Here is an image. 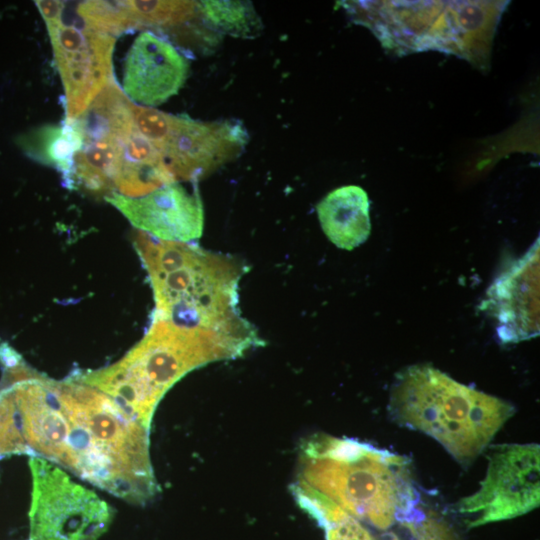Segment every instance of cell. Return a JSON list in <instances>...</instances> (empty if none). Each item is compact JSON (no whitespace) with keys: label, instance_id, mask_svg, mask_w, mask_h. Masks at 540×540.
<instances>
[{"label":"cell","instance_id":"cell-1","mask_svg":"<svg viewBox=\"0 0 540 540\" xmlns=\"http://www.w3.org/2000/svg\"><path fill=\"white\" fill-rule=\"evenodd\" d=\"M6 388L29 455L129 503L143 505L158 494L150 429L107 394L71 376L56 381L32 368Z\"/></svg>","mask_w":540,"mask_h":540},{"label":"cell","instance_id":"cell-2","mask_svg":"<svg viewBox=\"0 0 540 540\" xmlns=\"http://www.w3.org/2000/svg\"><path fill=\"white\" fill-rule=\"evenodd\" d=\"M298 505L338 509L379 530L422 519L408 460L369 443L319 433L299 447Z\"/></svg>","mask_w":540,"mask_h":540},{"label":"cell","instance_id":"cell-3","mask_svg":"<svg viewBox=\"0 0 540 540\" xmlns=\"http://www.w3.org/2000/svg\"><path fill=\"white\" fill-rule=\"evenodd\" d=\"M133 244L153 290L152 317L216 334L248 350L264 345L239 308V283L248 270L244 262L143 231L136 232Z\"/></svg>","mask_w":540,"mask_h":540},{"label":"cell","instance_id":"cell-4","mask_svg":"<svg viewBox=\"0 0 540 540\" xmlns=\"http://www.w3.org/2000/svg\"><path fill=\"white\" fill-rule=\"evenodd\" d=\"M246 352L241 345L216 334L152 317L141 341L118 362L97 370H77L70 376L107 394L150 429L158 403L182 377Z\"/></svg>","mask_w":540,"mask_h":540},{"label":"cell","instance_id":"cell-5","mask_svg":"<svg viewBox=\"0 0 540 540\" xmlns=\"http://www.w3.org/2000/svg\"><path fill=\"white\" fill-rule=\"evenodd\" d=\"M389 409L400 425L432 437L463 465L480 455L514 414L509 402L429 365L410 366L396 376Z\"/></svg>","mask_w":540,"mask_h":540},{"label":"cell","instance_id":"cell-6","mask_svg":"<svg viewBox=\"0 0 540 540\" xmlns=\"http://www.w3.org/2000/svg\"><path fill=\"white\" fill-rule=\"evenodd\" d=\"M29 540H97L114 511L95 492L73 481L56 464L31 456Z\"/></svg>","mask_w":540,"mask_h":540},{"label":"cell","instance_id":"cell-7","mask_svg":"<svg viewBox=\"0 0 540 540\" xmlns=\"http://www.w3.org/2000/svg\"><path fill=\"white\" fill-rule=\"evenodd\" d=\"M36 5L46 23L63 83L66 120L77 119L115 81L112 54L116 38L84 24L64 23L60 1H37Z\"/></svg>","mask_w":540,"mask_h":540},{"label":"cell","instance_id":"cell-8","mask_svg":"<svg viewBox=\"0 0 540 540\" xmlns=\"http://www.w3.org/2000/svg\"><path fill=\"white\" fill-rule=\"evenodd\" d=\"M487 458L478 491L458 504L468 527L512 519L539 506V445L500 444L492 446Z\"/></svg>","mask_w":540,"mask_h":540},{"label":"cell","instance_id":"cell-9","mask_svg":"<svg viewBox=\"0 0 540 540\" xmlns=\"http://www.w3.org/2000/svg\"><path fill=\"white\" fill-rule=\"evenodd\" d=\"M248 139L245 127L237 120L204 122L169 114L165 134L156 149L176 181L196 183L239 157Z\"/></svg>","mask_w":540,"mask_h":540},{"label":"cell","instance_id":"cell-10","mask_svg":"<svg viewBox=\"0 0 540 540\" xmlns=\"http://www.w3.org/2000/svg\"><path fill=\"white\" fill-rule=\"evenodd\" d=\"M105 200L134 227L154 238L189 243L202 235L204 211L196 186L190 193L179 182H173L142 197L113 193Z\"/></svg>","mask_w":540,"mask_h":540},{"label":"cell","instance_id":"cell-11","mask_svg":"<svg viewBox=\"0 0 540 540\" xmlns=\"http://www.w3.org/2000/svg\"><path fill=\"white\" fill-rule=\"evenodd\" d=\"M483 310L495 320L498 338L517 343L539 334V240L487 291Z\"/></svg>","mask_w":540,"mask_h":540},{"label":"cell","instance_id":"cell-12","mask_svg":"<svg viewBox=\"0 0 540 540\" xmlns=\"http://www.w3.org/2000/svg\"><path fill=\"white\" fill-rule=\"evenodd\" d=\"M188 71L183 53L166 38L146 30L126 55L123 92L135 104L157 106L180 90Z\"/></svg>","mask_w":540,"mask_h":540},{"label":"cell","instance_id":"cell-13","mask_svg":"<svg viewBox=\"0 0 540 540\" xmlns=\"http://www.w3.org/2000/svg\"><path fill=\"white\" fill-rule=\"evenodd\" d=\"M178 182L161 153L137 129L134 120L120 135V153L114 177L115 193L136 198Z\"/></svg>","mask_w":540,"mask_h":540},{"label":"cell","instance_id":"cell-14","mask_svg":"<svg viewBox=\"0 0 540 540\" xmlns=\"http://www.w3.org/2000/svg\"><path fill=\"white\" fill-rule=\"evenodd\" d=\"M369 198L356 185L339 187L328 193L316 207L327 238L338 248L352 250L370 235Z\"/></svg>","mask_w":540,"mask_h":540},{"label":"cell","instance_id":"cell-15","mask_svg":"<svg viewBox=\"0 0 540 540\" xmlns=\"http://www.w3.org/2000/svg\"><path fill=\"white\" fill-rule=\"evenodd\" d=\"M82 145V137L75 120L62 125H46L28 140L30 154L45 165L57 169L64 185L71 189L74 157Z\"/></svg>","mask_w":540,"mask_h":540},{"label":"cell","instance_id":"cell-16","mask_svg":"<svg viewBox=\"0 0 540 540\" xmlns=\"http://www.w3.org/2000/svg\"><path fill=\"white\" fill-rule=\"evenodd\" d=\"M202 16L215 28L234 37L254 38L263 28L249 1H200Z\"/></svg>","mask_w":540,"mask_h":540},{"label":"cell","instance_id":"cell-17","mask_svg":"<svg viewBox=\"0 0 540 540\" xmlns=\"http://www.w3.org/2000/svg\"><path fill=\"white\" fill-rule=\"evenodd\" d=\"M133 30L172 27L201 15L196 1H126Z\"/></svg>","mask_w":540,"mask_h":540},{"label":"cell","instance_id":"cell-18","mask_svg":"<svg viewBox=\"0 0 540 540\" xmlns=\"http://www.w3.org/2000/svg\"><path fill=\"white\" fill-rule=\"evenodd\" d=\"M77 14L85 26L114 37L133 30L126 1H84Z\"/></svg>","mask_w":540,"mask_h":540},{"label":"cell","instance_id":"cell-19","mask_svg":"<svg viewBox=\"0 0 540 540\" xmlns=\"http://www.w3.org/2000/svg\"><path fill=\"white\" fill-rule=\"evenodd\" d=\"M321 528L326 540H376L365 524L334 508L306 511Z\"/></svg>","mask_w":540,"mask_h":540},{"label":"cell","instance_id":"cell-20","mask_svg":"<svg viewBox=\"0 0 540 540\" xmlns=\"http://www.w3.org/2000/svg\"><path fill=\"white\" fill-rule=\"evenodd\" d=\"M412 534L413 540H459L454 531L443 521L426 515L417 522L402 523Z\"/></svg>","mask_w":540,"mask_h":540},{"label":"cell","instance_id":"cell-21","mask_svg":"<svg viewBox=\"0 0 540 540\" xmlns=\"http://www.w3.org/2000/svg\"><path fill=\"white\" fill-rule=\"evenodd\" d=\"M385 540H401V538H399L394 533H389V534H387V537L385 538Z\"/></svg>","mask_w":540,"mask_h":540},{"label":"cell","instance_id":"cell-22","mask_svg":"<svg viewBox=\"0 0 540 540\" xmlns=\"http://www.w3.org/2000/svg\"><path fill=\"white\" fill-rule=\"evenodd\" d=\"M1 457V456H0Z\"/></svg>","mask_w":540,"mask_h":540}]
</instances>
